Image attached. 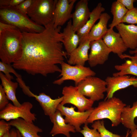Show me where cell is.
Returning a JSON list of instances; mask_svg holds the SVG:
<instances>
[{
  "label": "cell",
  "instance_id": "obj_7",
  "mask_svg": "<svg viewBox=\"0 0 137 137\" xmlns=\"http://www.w3.org/2000/svg\"><path fill=\"white\" fill-rule=\"evenodd\" d=\"M77 87L82 94L89 97L94 102L103 99L104 93L107 90L105 80L95 76L87 77Z\"/></svg>",
  "mask_w": 137,
  "mask_h": 137
},
{
  "label": "cell",
  "instance_id": "obj_16",
  "mask_svg": "<svg viewBox=\"0 0 137 137\" xmlns=\"http://www.w3.org/2000/svg\"><path fill=\"white\" fill-rule=\"evenodd\" d=\"M30 95V97L35 98L39 102L44 114L48 116L50 119L55 113L57 107L63 99L62 96L60 97L53 99L44 93H40L38 95H37L32 92Z\"/></svg>",
  "mask_w": 137,
  "mask_h": 137
},
{
  "label": "cell",
  "instance_id": "obj_33",
  "mask_svg": "<svg viewBox=\"0 0 137 137\" xmlns=\"http://www.w3.org/2000/svg\"><path fill=\"white\" fill-rule=\"evenodd\" d=\"M4 90L0 85V110H2L9 103V100Z\"/></svg>",
  "mask_w": 137,
  "mask_h": 137
},
{
  "label": "cell",
  "instance_id": "obj_8",
  "mask_svg": "<svg viewBox=\"0 0 137 137\" xmlns=\"http://www.w3.org/2000/svg\"><path fill=\"white\" fill-rule=\"evenodd\" d=\"M33 106L32 104L29 101L24 102L19 106L9 103L0 111V119L8 121L20 118L33 123L37 118L36 115L31 111Z\"/></svg>",
  "mask_w": 137,
  "mask_h": 137
},
{
  "label": "cell",
  "instance_id": "obj_13",
  "mask_svg": "<svg viewBox=\"0 0 137 137\" xmlns=\"http://www.w3.org/2000/svg\"><path fill=\"white\" fill-rule=\"evenodd\" d=\"M76 1V0H57L53 21L55 27H61L72 18V12Z\"/></svg>",
  "mask_w": 137,
  "mask_h": 137
},
{
  "label": "cell",
  "instance_id": "obj_38",
  "mask_svg": "<svg viewBox=\"0 0 137 137\" xmlns=\"http://www.w3.org/2000/svg\"><path fill=\"white\" fill-rule=\"evenodd\" d=\"M130 133L131 134V135L130 137H137V128Z\"/></svg>",
  "mask_w": 137,
  "mask_h": 137
},
{
  "label": "cell",
  "instance_id": "obj_34",
  "mask_svg": "<svg viewBox=\"0 0 137 137\" xmlns=\"http://www.w3.org/2000/svg\"><path fill=\"white\" fill-rule=\"evenodd\" d=\"M24 0H0V8L15 7Z\"/></svg>",
  "mask_w": 137,
  "mask_h": 137
},
{
  "label": "cell",
  "instance_id": "obj_28",
  "mask_svg": "<svg viewBox=\"0 0 137 137\" xmlns=\"http://www.w3.org/2000/svg\"><path fill=\"white\" fill-rule=\"evenodd\" d=\"M91 127L98 131L101 137H123L119 135L113 133L107 129L105 126L103 120H98L94 122Z\"/></svg>",
  "mask_w": 137,
  "mask_h": 137
},
{
  "label": "cell",
  "instance_id": "obj_31",
  "mask_svg": "<svg viewBox=\"0 0 137 137\" xmlns=\"http://www.w3.org/2000/svg\"><path fill=\"white\" fill-rule=\"evenodd\" d=\"M87 124H85L82 129L79 132L84 137H101L100 133L96 129H90Z\"/></svg>",
  "mask_w": 137,
  "mask_h": 137
},
{
  "label": "cell",
  "instance_id": "obj_25",
  "mask_svg": "<svg viewBox=\"0 0 137 137\" xmlns=\"http://www.w3.org/2000/svg\"><path fill=\"white\" fill-rule=\"evenodd\" d=\"M137 117V101L133 103L132 107L126 105L123 108L121 115V123L130 130V133L137 128L134 119Z\"/></svg>",
  "mask_w": 137,
  "mask_h": 137
},
{
  "label": "cell",
  "instance_id": "obj_27",
  "mask_svg": "<svg viewBox=\"0 0 137 137\" xmlns=\"http://www.w3.org/2000/svg\"><path fill=\"white\" fill-rule=\"evenodd\" d=\"M128 10L117 0L113 2L111 8L113 19L111 23L109 25V29H113L114 27L121 23Z\"/></svg>",
  "mask_w": 137,
  "mask_h": 137
},
{
  "label": "cell",
  "instance_id": "obj_22",
  "mask_svg": "<svg viewBox=\"0 0 137 137\" xmlns=\"http://www.w3.org/2000/svg\"><path fill=\"white\" fill-rule=\"evenodd\" d=\"M105 10L101 3L100 2L98 4L91 12L88 20L84 25L76 32L80 39L79 44L88 38L90 31Z\"/></svg>",
  "mask_w": 137,
  "mask_h": 137
},
{
  "label": "cell",
  "instance_id": "obj_29",
  "mask_svg": "<svg viewBox=\"0 0 137 137\" xmlns=\"http://www.w3.org/2000/svg\"><path fill=\"white\" fill-rule=\"evenodd\" d=\"M124 23L131 24H137V7L128 10L121 22V23Z\"/></svg>",
  "mask_w": 137,
  "mask_h": 137
},
{
  "label": "cell",
  "instance_id": "obj_39",
  "mask_svg": "<svg viewBox=\"0 0 137 137\" xmlns=\"http://www.w3.org/2000/svg\"><path fill=\"white\" fill-rule=\"evenodd\" d=\"M2 137H11L10 131H8Z\"/></svg>",
  "mask_w": 137,
  "mask_h": 137
},
{
  "label": "cell",
  "instance_id": "obj_17",
  "mask_svg": "<svg viewBox=\"0 0 137 137\" xmlns=\"http://www.w3.org/2000/svg\"><path fill=\"white\" fill-rule=\"evenodd\" d=\"M115 27L128 48H137V25L121 23Z\"/></svg>",
  "mask_w": 137,
  "mask_h": 137
},
{
  "label": "cell",
  "instance_id": "obj_32",
  "mask_svg": "<svg viewBox=\"0 0 137 137\" xmlns=\"http://www.w3.org/2000/svg\"><path fill=\"white\" fill-rule=\"evenodd\" d=\"M32 0H24L21 3L15 7L16 9L21 13L27 15V12L30 6Z\"/></svg>",
  "mask_w": 137,
  "mask_h": 137
},
{
  "label": "cell",
  "instance_id": "obj_5",
  "mask_svg": "<svg viewBox=\"0 0 137 137\" xmlns=\"http://www.w3.org/2000/svg\"><path fill=\"white\" fill-rule=\"evenodd\" d=\"M57 0H32L27 14L37 24L44 27L53 22Z\"/></svg>",
  "mask_w": 137,
  "mask_h": 137
},
{
  "label": "cell",
  "instance_id": "obj_21",
  "mask_svg": "<svg viewBox=\"0 0 137 137\" xmlns=\"http://www.w3.org/2000/svg\"><path fill=\"white\" fill-rule=\"evenodd\" d=\"M61 33L63 38V45L67 54L69 55L77 47L80 43L79 37L73 29L71 20L68 22Z\"/></svg>",
  "mask_w": 137,
  "mask_h": 137
},
{
  "label": "cell",
  "instance_id": "obj_19",
  "mask_svg": "<svg viewBox=\"0 0 137 137\" xmlns=\"http://www.w3.org/2000/svg\"><path fill=\"white\" fill-rule=\"evenodd\" d=\"M91 41L88 38L80 44L69 55L68 64L70 65L84 66L89 59L88 52Z\"/></svg>",
  "mask_w": 137,
  "mask_h": 137
},
{
  "label": "cell",
  "instance_id": "obj_6",
  "mask_svg": "<svg viewBox=\"0 0 137 137\" xmlns=\"http://www.w3.org/2000/svg\"><path fill=\"white\" fill-rule=\"evenodd\" d=\"M61 65V71L59 76L61 78L54 81V84L61 85L65 81L70 80L73 81L77 86L87 77L96 75V73L89 67L84 66H72L64 62Z\"/></svg>",
  "mask_w": 137,
  "mask_h": 137
},
{
  "label": "cell",
  "instance_id": "obj_26",
  "mask_svg": "<svg viewBox=\"0 0 137 137\" xmlns=\"http://www.w3.org/2000/svg\"><path fill=\"white\" fill-rule=\"evenodd\" d=\"M1 85L9 100L11 101L14 105L19 106L21 104L16 96V91L18 85V82H13L8 78L3 73L0 72Z\"/></svg>",
  "mask_w": 137,
  "mask_h": 137
},
{
  "label": "cell",
  "instance_id": "obj_14",
  "mask_svg": "<svg viewBox=\"0 0 137 137\" xmlns=\"http://www.w3.org/2000/svg\"><path fill=\"white\" fill-rule=\"evenodd\" d=\"M91 12L88 7V0H80L77 3L72 13V24L76 32L81 28L89 18Z\"/></svg>",
  "mask_w": 137,
  "mask_h": 137
},
{
  "label": "cell",
  "instance_id": "obj_15",
  "mask_svg": "<svg viewBox=\"0 0 137 137\" xmlns=\"http://www.w3.org/2000/svg\"><path fill=\"white\" fill-rule=\"evenodd\" d=\"M102 39L112 52L116 54L119 58L128 49L119 34L113 29H109Z\"/></svg>",
  "mask_w": 137,
  "mask_h": 137
},
{
  "label": "cell",
  "instance_id": "obj_20",
  "mask_svg": "<svg viewBox=\"0 0 137 137\" xmlns=\"http://www.w3.org/2000/svg\"><path fill=\"white\" fill-rule=\"evenodd\" d=\"M9 125L15 127L23 137H42L38 133L43 132L42 129L35 125L33 123L19 118L10 121Z\"/></svg>",
  "mask_w": 137,
  "mask_h": 137
},
{
  "label": "cell",
  "instance_id": "obj_12",
  "mask_svg": "<svg viewBox=\"0 0 137 137\" xmlns=\"http://www.w3.org/2000/svg\"><path fill=\"white\" fill-rule=\"evenodd\" d=\"M106 83V96L105 100L113 97L117 91L130 86L137 88V78L127 75L108 76L105 80Z\"/></svg>",
  "mask_w": 137,
  "mask_h": 137
},
{
  "label": "cell",
  "instance_id": "obj_4",
  "mask_svg": "<svg viewBox=\"0 0 137 137\" xmlns=\"http://www.w3.org/2000/svg\"><path fill=\"white\" fill-rule=\"evenodd\" d=\"M0 21L13 26L22 32L39 33L45 27L38 25L27 15L18 10L15 7L0 8Z\"/></svg>",
  "mask_w": 137,
  "mask_h": 137
},
{
  "label": "cell",
  "instance_id": "obj_40",
  "mask_svg": "<svg viewBox=\"0 0 137 137\" xmlns=\"http://www.w3.org/2000/svg\"><path fill=\"white\" fill-rule=\"evenodd\" d=\"M129 53L131 54H135L137 53V48L133 50H131L129 51Z\"/></svg>",
  "mask_w": 137,
  "mask_h": 137
},
{
  "label": "cell",
  "instance_id": "obj_23",
  "mask_svg": "<svg viewBox=\"0 0 137 137\" xmlns=\"http://www.w3.org/2000/svg\"><path fill=\"white\" fill-rule=\"evenodd\" d=\"M121 59L129 58L121 65H116L115 69L119 72L113 74V76H117L130 74L137 76V53L133 56L123 54L120 58Z\"/></svg>",
  "mask_w": 137,
  "mask_h": 137
},
{
  "label": "cell",
  "instance_id": "obj_3",
  "mask_svg": "<svg viewBox=\"0 0 137 137\" xmlns=\"http://www.w3.org/2000/svg\"><path fill=\"white\" fill-rule=\"evenodd\" d=\"M126 104L115 97L99 102L93 109L87 119L86 124L104 118L110 120L112 127L118 126L121 123V115Z\"/></svg>",
  "mask_w": 137,
  "mask_h": 137
},
{
  "label": "cell",
  "instance_id": "obj_10",
  "mask_svg": "<svg viewBox=\"0 0 137 137\" xmlns=\"http://www.w3.org/2000/svg\"><path fill=\"white\" fill-rule=\"evenodd\" d=\"M75 107H66L59 104L57 110L60 112L62 115L65 116V122L74 126L76 132H79L81 130L80 126L83 124H86L89 116L92 111L94 108L84 112L76 111Z\"/></svg>",
  "mask_w": 137,
  "mask_h": 137
},
{
  "label": "cell",
  "instance_id": "obj_30",
  "mask_svg": "<svg viewBox=\"0 0 137 137\" xmlns=\"http://www.w3.org/2000/svg\"><path fill=\"white\" fill-rule=\"evenodd\" d=\"M12 65L6 63L1 61L0 62V71L3 73L5 76L10 80L14 79L13 76L10 75V73H12L14 75L17 72L14 70Z\"/></svg>",
  "mask_w": 137,
  "mask_h": 137
},
{
  "label": "cell",
  "instance_id": "obj_42",
  "mask_svg": "<svg viewBox=\"0 0 137 137\" xmlns=\"http://www.w3.org/2000/svg\"><path fill=\"white\" fill-rule=\"evenodd\" d=\"M130 133V131L128 129V130L127 131L125 137H128Z\"/></svg>",
  "mask_w": 137,
  "mask_h": 137
},
{
  "label": "cell",
  "instance_id": "obj_41",
  "mask_svg": "<svg viewBox=\"0 0 137 137\" xmlns=\"http://www.w3.org/2000/svg\"><path fill=\"white\" fill-rule=\"evenodd\" d=\"M16 130L17 133V137H23L19 131L17 129Z\"/></svg>",
  "mask_w": 137,
  "mask_h": 137
},
{
  "label": "cell",
  "instance_id": "obj_37",
  "mask_svg": "<svg viewBox=\"0 0 137 137\" xmlns=\"http://www.w3.org/2000/svg\"><path fill=\"white\" fill-rule=\"evenodd\" d=\"M11 137H17L16 130L12 129L10 131Z\"/></svg>",
  "mask_w": 137,
  "mask_h": 137
},
{
  "label": "cell",
  "instance_id": "obj_24",
  "mask_svg": "<svg viewBox=\"0 0 137 137\" xmlns=\"http://www.w3.org/2000/svg\"><path fill=\"white\" fill-rule=\"evenodd\" d=\"M110 18L107 13H102L98 22L94 25L89 33L88 38L91 41L102 39L108 31L107 24Z\"/></svg>",
  "mask_w": 137,
  "mask_h": 137
},
{
  "label": "cell",
  "instance_id": "obj_1",
  "mask_svg": "<svg viewBox=\"0 0 137 137\" xmlns=\"http://www.w3.org/2000/svg\"><path fill=\"white\" fill-rule=\"evenodd\" d=\"M44 27L41 32H22V55L12 64L14 69L45 77L61 72L58 64L64 62L67 55L63 50L61 27H55L53 22Z\"/></svg>",
  "mask_w": 137,
  "mask_h": 137
},
{
  "label": "cell",
  "instance_id": "obj_36",
  "mask_svg": "<svg viewBox=\"0 0 137 137\" xmlns=\"http://www.w3.org/2000/svg\"><path fill=\"white\" fill-rule=\"evenodd\" d=\"M117 0L128 10H131L134 7L133 6L134 3L135 1L134 0Z\"/></svg>",
  "mask_w": 137,
  "mask_h": 137
},
{
  "label": "cell",
  "instance_id": "obj_35",
  "mask_svg": "<svg viewBox=\"0 0 137 137\" xmlns=\"http://www.w3.org/2000/svg\"><path fill=\"white\" fill-rule=\"evenodd\" d=\"M3 119L0 121V137H2L5 133L9 131L11 126Z\"/></svg>",
  "mask_w": 137,
  "mask_h": 137
},
{
  "label": "cell",
  "instance_id": "obj_9",
  "mask_svg": "<svg viewBox=\"0 0 137 137\" xmlns=\"http://www.w3.org/2000/svg\"><path fill=\"white\" fill-rule=\"evenodd\" d=\"M63 100L60 104L62 105L71 104L76 107L78 111L84 112L92 108L94 102L86 98L79 91L77 86H66L62 89Z\"/></svg>",
  "mask_w": 137,
  "mask_h": 137
},
{
  "label": "cell",
  "instance_id": "obj_18",
  "mask_svg": "<svg viewBox=\"0 0 137 137\" xmlns=\"http://www.w3.org/2000/svg\"><path fill=\"white\" fill-rule=\"evenodd\" d=\"M61 112L57 110L52 117L50 118L53 125L50 134L52 136L62 134L66 137H71L70 132L75 133L76 131L73 126L65 122Z\"/></svg>",
  "mask_w": 137,
  "mask_h": 137
},
{
  "label": "cell",
  "instance_id": "obj_2",
  "mask_svg": "<svg viewBox=\"0 0 137 137\" xmlns=\"http://www.w3.org/2000/svg\"><path fill=\"white\" fill-rule=\"evenodd\" d=\"M22 32L14 26L0 32V59L3 62L13 64L22 56Z\"/></svg>",
  "mask_w": 137,
  "mask_h": 137
},
{
  "label": "cell",
  "instance_id": "obj_11",
  "mask_svg": "<svg viewBox=\"0 0 137 137\" xmlns=\"http://www.w3.org/2000/svg\"><path fill=\"white\" fill-rule=\"evenodd\" d=\"M90 51L88 61L92 67L102 65L108 60L111 50L106 46L102 39L92 41L90 43Z\"/></svg>",
  "mask_w": 137,
  "mask_h": 137
}]
</instances>
